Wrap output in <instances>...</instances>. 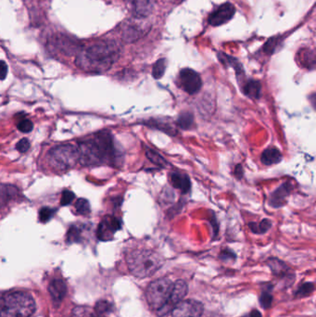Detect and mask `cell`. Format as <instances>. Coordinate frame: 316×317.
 <instances>
[{
	"mask_svg": "<svg viewBox=\"0 0 316 317\" xmlns=\"http://www.w3.org/2000/svg\"><path fill=\"white\" fill-rule=\"evenodd\" d=\"M79 164L82 166H117L121 155L110 132L101 131L82 139L77 144Z\"/></svg>",
	"mask_w": 316,
	"mask_h": 317,
	"instance_id": "6da1fadb",
	"label": "cell"
},
{
	"mask_svg": "<svg viewBox=\"0 0 316 317\" xmlns=\"http://www.w3.org/2000/svg\"><path fill=\"white\" fill-rule=\"evenodd\" d=\"M119 56L120 49L114 42H96L78 51L76 63L84 72L100 74L110 70Z\"/></svg>",
	"mask_w": 316,
	"mask_h": 317,
	"instance_id": "7a4b0ae2",
	"label": "cell"
},
{
	"mask_svg": "<svg viewBox=\"0 0 316 317\" xmlns=\"http://www.w3.org/2000/svg\"><path fill=\"white\" fill-rule=\"evenodd\" d=\"M45 163L54 173H65L79 164L77 144H61L52 147L45 156Z\"/></svg>",
	"mask_w": 316,
	"mask_h": 317,
	"instance_id": "3957f363",
	"label": "cell"
},
{
	"mask_svg": "<svg viewBox=\"0 0 316 317\" xmlns=\"http://www.w3.org/2000/svg\"><path fill=\"white\" fill-rule=\"evenodd\" d=\"M131 273L140 278L154 275L161 267L163 260L161 256L152 249H136L127 257Z\"/></svg>",
	"mask_w": 316,
	"mask_h": 317,
	"instance_id": "277c9868",
	"label": "cell"
},
{
	"mask_svg": "<svg viewBox=\"0 0 316 317\" xmlns=\"http://www.w3.org/2000/svg\"><path fill=\"white\" fill-rule=\"evenodd\" d=\"M35 311L33 297L24 291L8 293L0 304V317H31Z\"/></svg>",
	"mask_w": 316,
	"mask_h": 317,
	"instance_id": "5b68a950",
	"label": "cell"
},
{
	"mask_svg": "<svg viewBox=\"0 0 316 317\" xmlns=\"http://www.w3.org/2000/svg\"><path fill=\"white\" fill-rule=\"evenodd\" d=\"M173 283L169 278H159L151 283L146 290V300L152 310L159 314L164 309L172 294Z\"/></svg>",
	"mask_w": 316,
	"mask_h": 317,
	"instance_id": "8992f818",
	"label": "cell"
},
{
	"mask_svg": "<svg viewBox=\"0 0 316 317\" xmlns=\"http://www.w3.org/2000/svg\"><path fill=\"white\" fill-rule=\"evenodd\" d=\"M179 84L181 88L189 95H195L202 87L201 77L194 70L186 68L179 74Z\"/></svg>",
	"mask_w": 316,
	"mask_h": 317,
	"instance_id": "52a82bcc",
	"label": "cell"
},
{
	"mask_svg": "<svg viewBox=\"0 0 316 317\" xmlns=\"http://www.w3.org/2000/svg\"><path fill=\"white\" fill-rule=\"evenodd\" d=\"M204 306L196 300L180 302L172 311V317H201Z\"/></svg>",
	"mask_w": 316,
	"mask_h": 317,
	"instance_id": "ba28073f",
	"label": "cell"
},
{
	"mask_svg": "<svg viewBox=\"0 0 316 317\" xmlns=\"http://www.w3.org/2000/svg\"><path fill=\"white\" fill-rule=\"evenodd\" d=\"M122 228V222L117 217L106 216L100 222L96 236L102 241H109L113 238L114 234Z\"/></svg>",
	"mask_w": 316,
	"mask_h": 317,
	"instance_id": "9c48e42d",
	"label": "cell"
},
{
	"mask_svg": "<svg viewBox=\"0 0 316 317\" xmlns=\"http://www.w3.org/2000/svg\"><path fill=\"white\" fill-rule=\"evenodd\" d=\"M20 190L17 186L8 184H0V215L7 212L14 203L21 198Z\"/></svg>",
	"mask_w": 316,
	"mask_h": 317,
	"instance_id": "30bf717a",
	"label": "cell"
},
{
	"mask_svg": "<svg viewBox=\"0 0 316 317\" xmlns=\"http://www.w3.org/2000/svg\"><path fill=\"white\" fill-rule=\"evenodd\" d=\"M188 291V287L186 283L183 280H178L175 283H173L172 286V294L170 297V300L168 302L167 305L165 306L164 309L158 314V317H164L168 315L170 312H172V309L177 305V304L183 301Z\"/></svg>",
	"mask_w": 316,
	"mask_h": 317,
	"instance_id": "8fae6325",
	"label": "cell"
},
{
	"mask_svg": "<svg viewBox=\"0 0 316 317\" xmlns=\"http://www.w3.org/2000/svg\"><path fill=\"white\" fill-rule=\"evenodd\" d=\"M293 189H294V185L291 181L283 183L281 186L277 187L275 191L271 194L269 198V205L275 209L285 206Z\"/></svg>",
	"mask_w": 316,
	"mask_h": 317,
	"instance_id": "7c38bea8",
	"label": "cell"
},
{
	"mask_svg": "<svg viewBox=\"0 0 316 317\" xmlns=\"http://www.w3.org/2000/svg\"><path fill=\"white\" fill-rule=\"evenodd\" d=\"M235 7L230 3L221 5L209 17V23L213 26H220L227 23L234 17Z\"/></svg>",
	"mask_w": 316,
	"mask_h": 317,
	"instance_id": "4fadbf2b",
	"label": "cell"
},
{
	"mask_svg": "<svg viewBox=\"0 0 316 317\" xmlns=\"http://www.w3.org/2000/svg\"><path fill=\"white\" fill-rule=\"evenodd\" d=\"M127 6L131 13L139 19L148 17L153 11L152 0H127Z\"/></svg>",
	"mask_w": 316,
	"mask_h": 317,
	"instance_id": "5bb4252c",
	"label": "cell"
},
{
	"mask_svg": "<svg viewBox=\"0 0 316 317\" xmlns=\"http://www.w3.org/2000/svg\"><path fill=\"white\" fill-rule=\"evenodd\" d=\"M170 183L173 188L179 189L183 194H187L191 189V181L184 172H174L170 175Z\"/></svg>",
	"mask_w": 316,
	"mask_h": 317,
	"instance_id": "9a60e30c",
	"label": "cell"
},
{
	"mask_svg": "<svg viewBox=\"0 0 316 317\" xmlns=\"http://www.w3.org/2000/svg\"><path fill=\"white\" fill-rule=\"evenodd\" d=\"M169 120L170 119L163 120L162 118L151 119L150 121H147L145 124H147L148 126L152 127V128H156L159 131L164 132L170 136H175V135H177V129H176L177 126H176V124L173 125L172 122H169Z\"/></svg>",
	"mask_w": 316,
	"mask_h": 317,
	"instance_id": "2e32d148",
	"label": "cell"
},
{
	"mask_svg": "<svg viewBox=\"0 0 316 317\" xmlns=\"http://www.w3.org/2000/svg\"><path fill=\"white\" fill-rule=\"evenodd\" d=\"M48 291L55 303H61L67 293V287L62 279H55L49 284Z\"/></svg>",
	"mask_w": 316,
	"mask_h": 317,
	"instance_id": "e0dca14e",
	"label": "cell"
},
{
	"mask_svg": "<svg viewBox=\"0 0 316 317\" xmlns=\"http://www.w3.org/2000/svg\"><path fill=\"white\" fill-rule=\"evenodd\" d=\"M283 155L281 152L274 147L266 149L261 153V160L264 165H275L281 161Z\"/></svg>",
	"mask_w": 316,
	"mask_h": 317,
	"instance_id": "ac0fdd59",
	"label": "cell"
},
{
	"mask_svg": "<svg viewBox=\"0 0 316 317\" xmlns=\"http://www.w3.org/2000/svg\"><path fill=\"white\" fill-rule=\"evenodd\" d=\"M244 95L251 99H259L261 96V84L259 81L248 80L241 87Z\"/></svg>",
	"mask_w": 316,
	"mask_h": 317,
	"instance_id": "d6986e66",
	"label": "cell"
},
{
	"mask_svg": "<svg viewBox=\"0 0 316 317\" xmlns=\"http://www.w3.org/2000/svg\"><path fill=\"white\" fill-rule=\"evenodd\" d=\"M267 263H268L271 271L274 273V275L275 276H280V277H288L289 276H292V274H289L290 270L288 267V265L280 260H278L276 258H271V259H269Z\"/></svg>",
	"mask_w": 316,
	"mask_h": 317,
	"instance_id": "ffe728a7",
	"label": "cell"
},
{
	"mask_svg": "<svg viewBox=\"0 0 316 317\" xmlns=\"http://www.w3.org/2000/svg\"><path fill=\"white\" fill-rule=\"evenodd\" d=\"M175 124L178 128L184 129V130H189L190 128H192L193 124H194V116L192 113L189 111H183L182 113L179 114Z\"/></svg>",
	"mask_w": 316,
	"mask_h": 317,
	"instance_id": "44dd1931",
	"label": "cell"
},
{
	"mask_svg": "<svg viewBox=\"0 0 316 317\" xmlns=\"http://www.w3.org/2000/svg\"><path fill=\"white\" fill-rule=\"evenodd\" d=\"M54 45L61 49V52L66 55H72L76 50V45L73 41H70L69 39L64 37H59L55 42Z\"/></svg>",
	"mask_w": 316,
	"mask_h": 317,
	"instance_id": "7402d4cb",
	"label": "cell"
},
{
	"mask_svg": "<svg viewBox=\"0 0 316 317\" xmlns=\"http://www.w3.org/2000/svg\"><path fill=\"white\" fill-rule=\"evenodd\" d=\"M145 153L147 158H149L153 164L158 166L159 168H166L169 164L168 161L162 156H160L158 152H155L154 150H152L149 147H146Z\"/></svg>",
	"mask_w": 316,
	"mask_h": 317,
	"instance_id": "603a6c76",
	"label": "cell"
},
{
	"mask_svg": "<svg viewBox=\"0 0 316 317\" xmlns=\"http://www.w3.org/2000/svg\"><path fill=\"white\" fill-rule=\"evenodd\" d=\"M248 228L252 233L261 235L266 233L270 228H272V223L268 219H263L260 223L251 222L248 224Z\"/></svg>",
	"mask_w": 316,
	"mask_h": 317,
	"instance_id": "cb8c5ba5",
	"label": "cell"
},
{
	"mask_svg": "<svg viewBox=\"0 0 316 317\" xmlns=\"http://www.w3.org/2000/svg\"><path fill=\"white\" fill-rule=\"evenodd\" d=\"M112 311V304L107 301L97 302L94 310V317H106Z\"/></svg>",
	"mask_w": 316,
	"mask_h": 317,
	"instance_id": "d4e9b609",
	"label": "cell"
},
{
	"mask_svg": "<svg viewBox=\"0 0 316 317\" xmlns=\"http://www.w3.org/2000/svg\"><path fill=\"white\" fill-rule=\"evenodd\" d=\"M167 62L165 59H159L158 61L155 62L152 68V76L155 79H160L162 76H164L165 71H166Z\"/></svg>",
	"mask_w": 316,
	"mask_h": 317,
	"instance_id": "484cf974",
	"label": "cell"
},
{
	"mask_svg": "<svg viewBox=\"0 0 316 317\" xmlns=\"http://www.w3.org/2000/svg\"><path fill=\"white\" fill-rule=\"evenodd\" d=\"M75 210H76V214L82 215V216L88 215L91 212L88 200H86L85 199H79V200H76V203H75Z\"/></svg>",
	"mask_w": 316,
	"mask_h": 317,
	"instance_id": "4316f807",
	"label": "cell"
},
{
	"mask_svg": "<svg viewBox=\"0 0 316 317\" xmlns=\"http://www.w3.org/2000/svg\"><path fill=\"white\" fill-rule=\"evenodd\" d=\"M81 236H82L81 228H79L76 226H72L67 232V242L68 243L80 242L81 241V238H82Z\"/></svg>",
	"mask_w": 316,
	"mask_h": 317,
	"instance_id": "83f0119b",
	"label": "cell"
},
{
	"mask_svg": "<svg viewBox=\"0 0 316 317\" xmlns=\"http://www.w3.org/2000/svg\"><path fill=\"white\" fill-rule=\"evenodd\" d=\"M270 290L271 289H268V290H262L260 297L261 306L265 310L269 309L272 306V303H273V296L270 293Z\"/></svg>",
	"mask_w": 316,
	"mask_h": 317,
	"instance_id": "f1b7e54d",
	"label": "cell"
},
{
	"mask_svg": "<svg viewBox=\"0 0 316 317\" xmlns=\"http://www.w3.org/2000/svg\"><path fill=\"white\" fill-rule=\"evenodd\" d=\"M315 290V285L313 283H304L296 292L298 297H307L311 295Z\"/></svg>",
	"mask_w": 316,
	"mask_h": 317,
	"instance_id": "f546056e",
	"label": "cell"
},
{
	"mask_svg": "<svg viewBox=\"0 0 316 317\" xmlns=\"http://www.w3.org/2000/svg\"><path fill=\"white\" fill-rule=\"evenodd\" d=\"M55 213V209L49 207L42 208L39 211V220L41 221L42 223H47L53 218Z\"/></svg>",
	"mask_w": 316,
	"mask_h": 317,
	"instance_id": "4dcf8cb0",
	"label": "cell"
},
{
	"mask_svg": "<svg viewBox=\"0 0 316 317\" xmlns=\"http://www.w3.org/2000/svg\"><path fill=\"white\" fill-rule=\"evenodd\" d=\"M17 128L22 133H30L34 128V124L29 119L23 118L17 124Z\"/></svg>",
	"mask_w": 316,
	"mask_h": 317,
	"instance_id": "1f68e13d",
	"label": "cell"
},
{
	"mask_svg": "<svg viewBox=\"0 0 316 317\" xmlns=\"http://www.w3.org/2000/svg\"><path fill=\"white\" fill-rule=\"evenodd\" d=\"M76 199V195L71 191V190H64L62 194V199H61V205L62 206H67L74 202Z\"/></svg>",
	"mask_w": 316,
	"mask_h": 317,
	"instance_id": "d6a6232c",
	"label": "cell"
},
{
	"mask_svg": "<svg viewBox=\"0 0 316 317\" xmlns=\"http://www.w3.org/2000/svg\"><path fill=\"white\" fill-rule=\"evenodd\" d=\"M30 147H31V144H30L29 140L26 139V138H22V139H21V140L17 143L16 149H17L18 152H26L29 151Z\"/></svg>",
	"mask_w": 316,
	"mask_h": 317,
	"instance_id": "836d02e7",
	"label": "cell"
},
{
	"mask_svg": "<svg viewBox=\"0 0 316 317\" xmlns=\"http://www.w3.org/2000/svg\"><path fill=\"white\" fill-rule=\"evenodd\" d=\"M277 44H278V41L276 40V38L270 39V40L266 43L265 47H264V50H265V52H266V53H268V54H273V53H274V51H275V46H276Z\"/></svg>",
	"mask_w": 316,
	"mask_h": 317,
	"instance_id": "e575fe53",
	"label": "cell"
},
{
	"mask_svg": "<svg viewBox=\"0 0 316 317\" xmlns=\"http://www.w3.org/2000/svg\"><path fill=\"white\" fill-rule=\"evenodd\" d=\"M220 259L222 261H229V260H235L236 259V254L233 251L229 250V249H225L221 252Z\"/></svg>",
	"mask_w": 316,
	"mask_h": 317,
	"instance_id": "d590c367",
	"label": "cell"
},
{
	"mask_svg": "<svg viewBox=\"0 0 316 317\" xmlns=\"http://www.w3.org/2000/svg\"><path fill=\"white\" fill-rule=\"evenodd\" d=\"M7 76V63L3 61H0V80L6 79Z\"/></svg>",
	"mask_w": 316,
	"mask_h": 317,
	"instance_id": "8d00e7d4",
	"label": "cell"
},
{
	"mask_svg": "<svg viewBox=\"0 0 316 317\" xmlns=\"http://www.w3.org/2000/svg\"><path fill=\"white\" fill-rule=\"evenodd\" d=\"M235 176L237 178V179L240 180L243 175H244V170H243V166L241 164H237L236 166L234 171Z\"/></svg>",
	"mask_w": 316,
	"mask_h": 317,
	"instance_id": "74e56055",
	"label": "cell"
},
{
	"mask_svg": "<svg viewBox=\"0 0 316 317\" xmlns=\"http://www.w3.org/2000/svg\"><path fill=\"white\" fill-rule=\"evenodd\" d=\"M249 317H261V314L259 311L253 310L250 313Z\"/></svg>",
	"mask_w": 316,
	"mask_h": 317,
	"instance_id": "f35d334b",
	"label": "cell"
}]
</instances>
